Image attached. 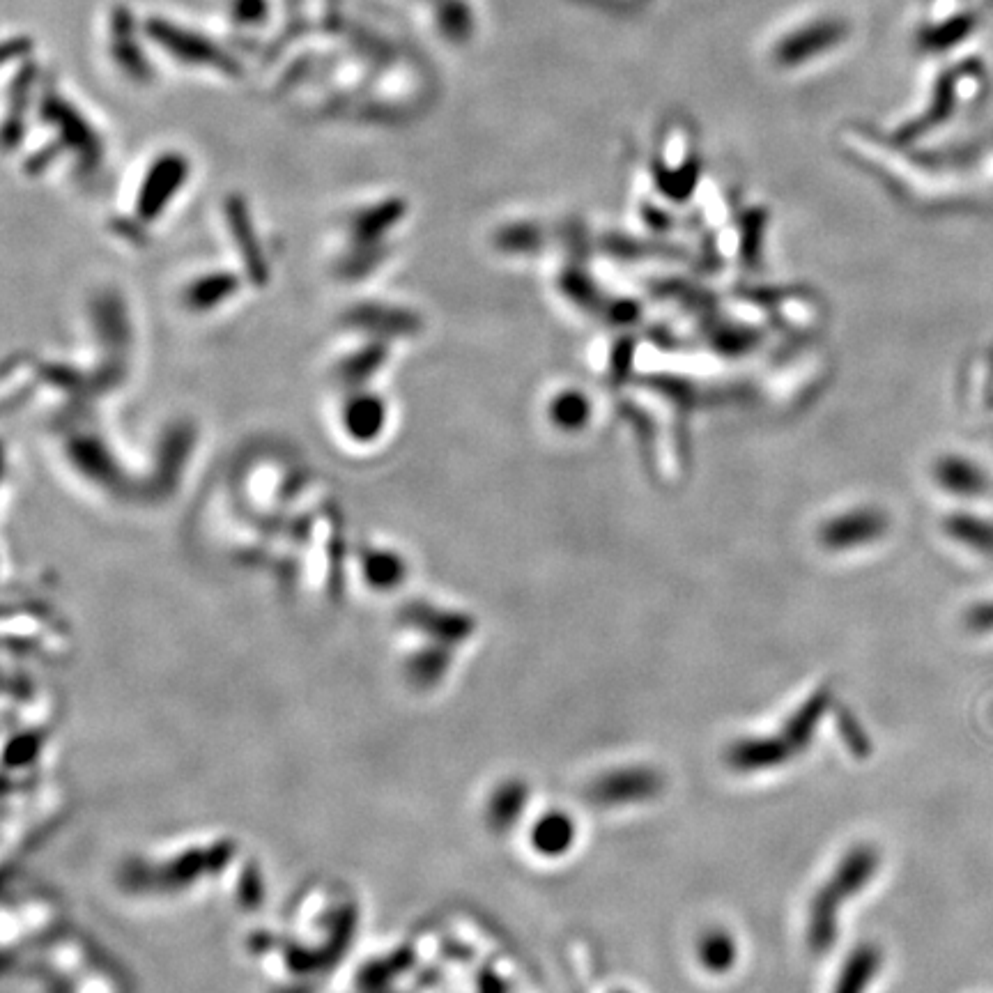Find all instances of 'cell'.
Returning <instances> with one entry per match:
<instances>
[{
    "label": "cell",
    "mask_w": 993,
    "mask_h": 993,
    "mask_svg": "<svg viewBox=\"0 0 993 993\" xmlns=\"http://www.w3.org/2000/svg\"><path fill=\"white\" fill-rule=\"evenodd\" d=\"M665 775L651 766H621L589 782L584 798L596 807H626L651 803L665 791Z\"/></svg>",
    "instance_id": "3957f363"
},
{
    "label": "cell",
    "mask_w": 993,
    "mask_h": 993,
    "mask_svg": "<svg viewBox=\"0 0 993 993\" xmlns=\"http://www.w3.org/2000/svg\"><path fill=\"white\" fill-rule=\"evenodd\" d=\"M830 706H833V690L819 688L796 708L794 715H789L775 734L738 738L731 743L725 752L727 766L741 775H752L798 759L814 743Z\"/></svg>",
    "instance_id": "6da1fadb"
},
{
    "label": "cell",
    "mask_w": 993,
    "mask_h": 993,
    "mask_svg": "<svg viewBox=\"0 0 993 993\" xmlns=\"http://www.w3.org/2000/svg\"><path fill=\"white\" fill-rule=\"evenodd\" d=\"M881 853L874 844H856L839 858L830 879L814 892L807 911L805 943L814 957L835 948L839 936V913L844 904L858 897L879 874Z\"/></svg>",
    "instance_id": "7a4b0ae2"
},
{
    "label": "cell",
    "mask_w": 993,
    "mask_h": 993,
    "mask_svg": "<svg viewBox=\"0 0 993 993\" xmlns=\"http://www.w3.org/2000/svg\"><path fill=\"white\" fill-rule=\"evenodd\" d=\"M577 837V823L566 812H548L531 828V849L541 856L559 858L573 849Z\"/></svg>",
    "instance_id": "5b68a950"
},
{
    "label": "cell",
    "mask_w": 993,
    "mask_h": 993,
    "mask_svg": "<svg viewBox=\"0 0 993 993\" xmlns=\"http://www.w3.org/2000/svg\"><path fill=\"white\" fill-rule=\"evenodd\" d=\"M619 993H623V991H619Z\"/></svg>",
    "instance_id": "9c48e42d"
},
{
    "label": "cell",
    "mask_w": 993,
    "mask_h": 993,
    "mask_svg": "<svg viewBox=\"0 0 993 993\" xmlns=\"http://www.w3.org/2000/svg\"><path fill=\"white\" fill-rule=\"evenodd\" d=\"M527 800H529L527 784H522L518 780L502 784V787L495 789V794H492L488 803L490 826L495 830H502V833L504 830H511V826H515V823L522 819V814H525Z\"/></svg>",
    "instance_id": "52a82bcc"
},
{
    "label": "cell",
    "mask_w": 993,
    "mask_h": 993,
    "mask_svg": "<svg viewBox=\"0 0 993 993\" xmlns=\"http://www.w3.org/2000/svg\"><path fill=\"white\" fill-rule=\"evenodd\" d=\"M697 959L708 973L725 975L738 961V943L727 929H706L697 941Z\"/></svg>",
    "instance_id": "8992f818"
},
{
    "label": "cell",
    "mask_w": 993,
    "mask_h": 993,
    "mask_svg": "<svg viewBox=\"0 0 993 993\" xmlns=\"http://www.w3.org/2000/svg\"><path fill=\"white\" fill-rule=\"evenodd\" d=\"M839 725H842V738H844V743L851 748V752L860 759L867 757L869 738L865 734V729H862L856 722V718H853V715H846V718H839Z\"/></svg>",
    "instance_id": "ba28073f"
},
{
    "label": "cell",
    "mask_w": 993,
    "mask_h": 993,
    "mask_svg": "<svg viewBox=\"0 0 993 993\" xmlns=\"http://www.w3.org/2000/svg\"><path fill=\"white\" fill-rule=\"evenodd\" d=\"M885 957L876 943H862L849 952L844 964L839 966L833 993H867L876 982Z\"/></svg>",
    "instance_id": "277c9868"
}]
</instances>
